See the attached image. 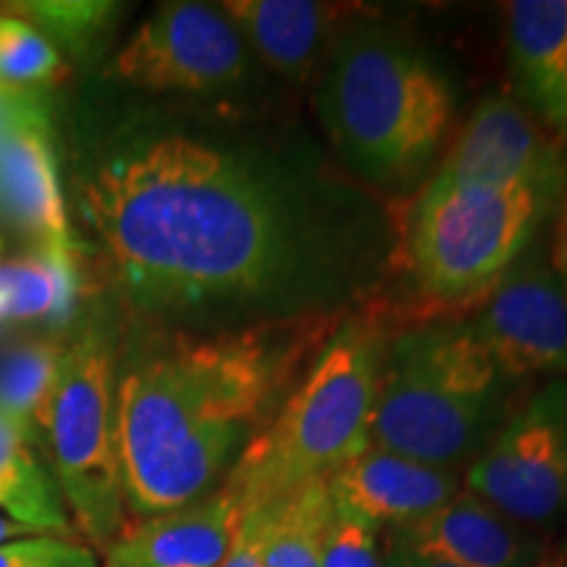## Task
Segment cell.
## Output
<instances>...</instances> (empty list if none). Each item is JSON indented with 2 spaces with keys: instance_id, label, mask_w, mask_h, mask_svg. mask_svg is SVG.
I'll list each match as a JSON object with an SVG mask.
<instances>
[{
  "instance_id": "1",
  "label": "cell",
  "mask_w": 567,
  "mask_h": 567,
  "mask_svg": "<svg viewBox=\"0 0 567 567\" xmlns=\"http://www.w3.org/2000/svg\"><path fill=\"white\" fill-rule=\"evenodd\" d=\"M111 289L140 316L264 300L300 266L281 195L237 155L184 134L137 142L76 184Z\"/></svg>"
},
{
  "instance_id": "2",
  "label": "cell",
  "mask_w": 567,
  "mask_h": 567,
  "mask_svg": "<svg viewBox=\"0 0 567 567\" xmlns=\"http://www.w3.org/2000/svg\"><path fill=\"white\" fill-rule=\"evenodd\" d=\"M295 358L297 347L266 329L153 334L118 350L126 513L145 520L216 492L279 410Z\"/></svg>"
},
{
  "instance_id": "3",
  "label": "cell",
  "mask_w": 567,
  "mask_h": 567,
  "mask_svg": "<svg viewBox=\"0 0 567 567\" xmlns=\"http://www.w3.org/2000/svg\"><path fill=\"white\" fill-rule=\"evenodd\" d=\"M318 113L354 174L379 187H405L444 145L455 97L442 71L405 42L352 30L326 69Z\"/></svg>"
},
{
  "instance_id": "4",
  "label": "cell",
  "mask_w": 567,
  "mask_h": 567,
  "mask_svg": "<svg viewBox=\"0 0 567 567\" xmlns=\"http://www.w3.org/2000/svg\"><path fill=\"white\" fill-rule=\"evenodd\" d=\"M381 363L384 354L373 326L350 321L334 331L221 484L243 513L331 476L373 444Z\"/></svg>"
},
{
  "instance_id": "5",
  "label": "cell",
  "mask_w": 567,
  "mask_h": 567,
  "mask_svg": "<svg viewBox=\"0 0 567 567\" xmlns=\"http://www.w3.org/2000/svg\"><path fill=\"white\" fill-rule=\"evenodd\" d=\"M502 379L471 323L410 331L381 363L373 444L455 471L484 444Z\"/></svg>"
},
{
  "instance_id": "6",
  "label": "cell",
  "mask_w": 567,
  "mask_h": 567,
  "mask_svg": "<svg viewBox=\"0 0 567 567\" xmlns=\"http://www.w3.org/2000/svg\"><path fill=\"white\" fill-rule=\"evenodd\" d=\"M116 331L103 308L63 337L42 450L76 530L103 555L130 526L116 446Z\"/></svg>"
},
{
  "instance_id": "7",
  "label": "cell",
  "mask_w": 567,
  "mask_h": 567,
  "mask_svg": "<svg viewBox=\"0 0 567 567\" xmlns=\"http://www.w3.org/2000/svg\"><path fill=\"white\" fill-rule=\"evenodd\" d=\"M549 210L526 187L431 179L408 216V271L436 300L484 295L526 255Z\"/></svg>"
},
{
  "instance_id": "8",
  "label": "cell",
  "mask_w": 567,
  "mask_h": 567,
  "mask_svg": "<svg viewBox=\"0 0 567 567\" xmlns=\"http://www.w3.org/2000/svg\"><path fill=\"white\" fill-rule=\"evenodd\" d=\"M467 488L517 526L567 517V381L551 379L467 467Z\"/></svg>"
},
{
  "instance_id": "9",
  "label": "cell",
  "mask_w": 567,
  "mask_h": 567,
  "mask_svg": "<svg viewBox=\"0 0 567 567\" xmlns=\"http://www.w3.org/2000/svg\"><path fill=\"white\" fill-rule=\"evenodd\" d=\"M247 63L245 38L221 9L176 0L142 21L109 76L145 90L208 92L237 84Z\"/></svg>"
},
{
  "instance_id": "10",
  "label": "cell",
  "mask_w": 567,
  "mask_h": 567,
  "mask_svg": "<svg viewBox=\"0 0 567 567\" xmlns=\"http://www.w3.org/2000/svg\"><path fill=\"white\" fill-rule=\"evenodd\" d=\"M431 179L526 187L555 208L567 197V145L515 97H484Z\"/></svg>"
},
{
  "instance_id": "11",
  "label": "cell",
  "mask_w": 567,
  "mask_h": 567,
  "mask_svg": "<svg viewBox=\"0 0 567 567\" xmlns=\"http://www.w3.org/2000/svg\"><path fill=\"white\" fill-rule=\"evenodd\" d=\"M471 329L507 379L567 381V289L542 252L520 255L509 266Z\"/></svg>"
},
{
  "instance_id": "12",
  "label": "cell",
  "mask_w": 567,
  "mask_h": 567,
  "mask_svg": "<svg viewBox=\"0 0 567 567\" xmlns=\"http://www.w3.org/2000/svg\"><path fill=\"white\" fill-rule=\"evenodd\" d=\"M0 221L11 224L34 250L84 255L63 203L42 92L27 97L0 130Z\"/></svg>"
},
{
  "instance_id": "13",
  "label": "cell",
  "mask_w": 567,
  "mask_h": 567,
  "mask_svg": "<svg viewBox=\"0 0 567 567\" xmlns=\"http://www.w3.org/2000/svg\"><path fill=\"white\" fill-rule=\"evenodd\" d=\"M334 515L360 526L405 528L444 507L460 492L455 471L417 463L371 444L326 476Z\"/></svg>"
},
{
  "instance_id": "14",
  "label": "cell",
  "mask_w": 567,
  "mask_h": 567,
  "mask_svg": "<svg viewBox=\"0 0 567 567\" xmlns=\"http://www.w3.org/2000/svg\"><path fill=\"white\" fill-rule=\"evenodd\" d=\"M389 542L455 567H530L542 559L538 544L499 509L460 492L413 526L392 530Z\"/></svg>"
},
{
  "instance_id": "15",
  "label": "cell",
  "mask_w": 567,
  "mask_h": 567,
  "mask_svg": "<svg viewBox=\"0 0 567 567\" xmlns=\"http://www.w3.org/2000/svg\"><path fill=\"white\" fill-rule=\"evenodd\" d=\"M243 507L218 486L203 499L126 526L105 551L111 567H218L229 551Z\"/></svg>"
},
{
  "instance_id": "16",
  "label": "cell",
  "mask_w": 567,
  "mask_h": 567,
  "mask_svg": "<svg viewBox=\"0 0 567 567\" xmlns=\"http://www.w3.org/2000/svg\"><path fill=\"white\" fill-rule=\"evenodd\" d=\"M507 59L520 103L567 145V0H513Z\"/></svg>"
},
{
  "instance_id": "17",
  "label": "cell",
  "mask_w": 567,
  "mask_h": 567,
  "mask_svg": "<svg viewBox=\"0 0 567 567\" xmlns=\"http://www.w3.org/2000/svg\"><path fill=\"white\" fill-rule=\"evenodd\" d=\"M268 66L302 82L334 32L342 6L318 0H226L218 6Z\"/></svg>"
},
{
  "instance_id": "18",
  "label": "cell",
  "mask_w": 567,
  "mask_h": 567,
  "mask_svg": "<svg viewBox=\"0 0 567 567\" xmlns=\"http://www.w3.org/2000/svg\"><path fill=\"white\" fill-rule=\"evenodd\" d=\"M6 321L66 326L84 295L82 255L24 250L0 264Z\"/></svg>"
},
{
  "instance_id": "19",
  "label": "cell",
  "mask_w": 567,
  "mask_h": 567,
  "mask_svg": "<svg viewBox=\"0 0 567 567\" xmlns=\"http://www.w3.org/2000/svg\"><path fill=\"white\" fill-rule=\"evenodd\" d=\"M0 509L40 534L74 538V523L51 467L0 413Z\"/></svg>"
},
{
  "instance_id": "20",
  "label": "cell",
  "mask_w": 567,
  "mask_h": 567,
  "mask_svg": "<svg viewBox=\"0 0 567 567\" xmlns=\"http://www.w3.org/2000/svg\"><path fill=\"white\" fill-rule=\"evenodd\" d=\"M255 513L264 567H323V534L334 517L326 478L295 488Z\"/></svg>"
},
{
  "instance_id": "21",
  "label": "cell",
  "mask_w": 567,
  "mask_h": 567,
  "mask_svg": "<svg viewBox=\"0 0 567 567\" xmlns=\"http://www.w3.org/2000/svg\"><path fill=\"white\" fill-rule=\"evenodd\" d=\"M63 339L40 337L0 352V413L34 450L42 446L48 402Z\"/></svg>"
},
{
  "instance_id": "22",
  "label": "cell",
  "mask_w": 567,
  "mask_h": 567,
  "mask_svg": "<svg viewBox=\"0 0 567 567\" xmlns=\"http://www.w3.org/2000/svg\"><path fill=\"white\" fill-rule=\"evenodd\" d=\"M66 76L59 48L17 17L0 13V87L42 92Z\"/></svg>"
},
{
  "instance_id": "23",
  "label": "cell",
  "mask_w": 567,
  "mask_h": 567,
  "mask_svg": "<svg viewBox=\"0 0 567 567\" xmlns=\"http://www.w3.org/2000/svg\"><path fill=\"white\" fill-rule=\"evenodd\" d=\"M0 13H9L34 27L42 38L53 45L61 42L71 53H84L95 45V40L109 30L116 6L113 3H6Z\"/></svg>"
},
{
  "instance_id": "24",
  "label": "cell",
  "mask_w": 567,
  "mask_h": 567,
  "mask_svg": "<svg viewBox=\"0 0 567 567\" xmlns=\"http://www.w3.org/2000/svg\"><path fill=\"white\" fill-rule=\"evenodd\" d=\"M0 567H97V557L74 538L34 536L3 544Z\"/></svg>"
},
{
  "instance_id": "25",
  "label": "cell",
  "mask_w": 567,
  "mask_h": 567,
  "mask_svg": "<svg viewBox=\"0 0 567 567\" xmlns=\"http://www.w3.org/2000/svg\"><path fill=\"white\" fill-rule=\"evenodd\" d=\"M323 567H386L379 549V534L360 523L334 515L323 534Z\"/></svg>"
},
{
  "instance_id": "26",
  "label": "cell",
  "mask_w": 567,
  "mask_h": 567,
  "mask_svg": "<svg viewBox=\"0 0 567 567\" xmlns=\"http://www.w3.org/2000/svg\"><path fill=\"white\" fill-rule=\"evenodd\" d=\"M218 567H264V551H260V520L258 513L243 515L237 536H234L229 551Z\"/></svg>"
},
{
  "instance_id": "27",
  "label": "cell",
  "mask_w": 567,
  "mask_h": 567,
  "mask_svg": "<svg viewBox=\"0 0 567 567\" xmlns=\"http://www.w3.org/2000/svg\"><path fill=\"white\" fill-rule=\"evenodd\" d=\"M386 567H455V565L442 563V559H436V557L417 555V551H410L405 547H400V544L389 542Z\"/></svg>"
},
{
  "instance_id": "28",
  "label": "cell",
  "mask_w": 567,
  "mask_h": 567,
  "mask_svg": "<svg viewBox=\"0 0 567 567\" xmlns=\"http://www.w3.org/2000/svg\"><path fill=\"white\" fill-rule=\"evenodd\" d=\"M551 266L563 279L567 289V197L563 203V210L557 216V231H555V250H551Z\"/></svg>"
},
{
  "instance_id": "29",
  "label": "cell",
  "mask_w": 567,
  "mask_h": 567,
  "mask_svg": "<svg viewBox=\"0 0 567 567\" xmlns=\"http://www.w3.org/2000/svg\"><path fill=\"white\" fill-rule=\"evenodd\" d=\"M32 95H34V92H19V90L0 87V130H3L6 122H9L13 113L19 111V105Z\"/></svg>"
},
{
  "instance_id": "30",
  "label": "cell",
  "mask_w": 567,
  "mask_h": 567,
  "mask_svg": "<svg viewBox=\"0 0 567 567\" xmlns=\"http://www.w3.org/2000/svg\"><path fill=\"white\" fill-rule=\"evenodd\" d=\"M19 536H42V534L30 526H24V523H17L11 520V517L0 515V547H3L9 538H19Z\"/></svg>"
},
{
  "instance_id": "31",
  "label": "cell",
  "mask_w": 567,
  "mask_h": 567,
  "mask_svg": "<svg viewBox=\"0 0 567 567\" xmlns=\"http://www.w3.org/2000/svg\"><path fill=\"white\" fill-rule=\"evenodd\" d=\"M530 567H565V563L563 559H551V557H542L538 559L536 565H530Z\"/></svg>"
},
{
  "instance_id": "32",
  "label": "cell",
  "mask_w": 567,
  "mask_h": 567,
  "mask_svg": "<svg viewBox=\"0 0 567 567\" xmlns=\"http://www.w3.org/2000/svg\"><path fill=\"white\" fill-rule=\"evenodd\" d=\"M0 252H3V245H0ZM0 264H3V258H0ZM0 323H6V316H3V289H0Z\"/></svg>"
},
{
  "instance_id": "33",
  "label": "cell",
  "mask_w": 567,
  "mask_h": 567,
  "mask_svg": "<svg viewBox=\"0 0 567 567\" xmlns=\"http://www.w3.org/2000/svg\"><path fill=\"white\" fill-rule=\"evenodd\" d=\"M105 567H111V565H105Z\"/></svg>"
}]
</instances>
